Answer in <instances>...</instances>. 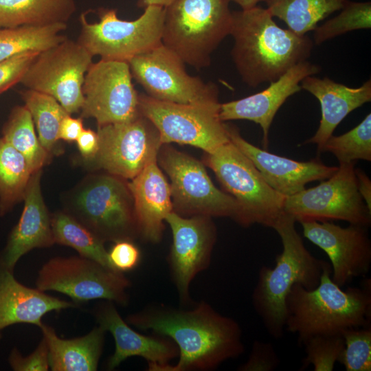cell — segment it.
<instances>
[{
    "label": "cell",
    "instance_id": "ac0fdd59",
    "mask_svg": "<svg viewBox=\"0 0 371 371\" xmlns=\"http://www.w3.org/2000/svg\"><path fill=\"white\" fill-rule=\"evenodd\" d=\"M303 234L322 249L330 260L331 278L340 287L365 276L371 266V241L368 228L350 224L342 227L331 221H301Z\"/></svg>",
    "mask_w": 371,
    "mask_h": 371
},
{
    "label": "cell",
    "instance_id": "ffe728a7",
    "mask_svg": "<svg viewBox=\"0 0 371 371\" xmlns=\"http://www.w3.org/2000/svg\"><path fill=\"white\" fill-rule=\"evenodd\" d=\"M320 67L307 60L288 69L262 91L243 98L221 103L219 117L221 121L246 120L260 126L262 144L265 150L269 146V133L273 120L282 105L302 88L300 82L308 76L315 75Z\"/></svg>",
    "mask_w": 371,
    "mask_h": 371
},
{
    "label": "cell",
    "instance_id": "4dcf8cb0",
    "mask_svg": "<svg viewBox=\"0 0 371 371\" xmlns=\"http://www.w3.org/2000/svg\"><path fill=\"white\" fill-rule=\"evenodd\" d=\"M34 122L27 107L15 106L3 128V138L26 159L34 173L47 163L49 153L36 135Z\"/></svg>",
    "mask_w": 371,
    "mask_h": 371
},
{
    "label": "cell",
    "instance_id": "8992f818",
    "mask_svg": "<svg viewBox=\"0 0 371 371\" xmlns=\"http://www.w3.org/2000/svg\"><path fill=\"white\" fill-rule=\"evenodd\" d=\"M133 21L117 17L115 9L101 8L99 21L89 23L85 14L79 18L77 42L93 56L128 63L135 56L161 44L165 8L149 5Z\"/></svg>",
    "mask_w": 371,
    "mask_h": 371
},
{
    "label": "cell",
    "instance_id": "ba28073f",
    "mask_svg": "<svg viewBox=\"0 0 371 371\" xmlns=\"http://www.w3.org/2000/svg\"><path fill=\"white\" fill-rule=\"evenodd\" d=\"M157 162L170 178L173 211L183 216L229 217L245 227L238 201L214 185L199 161L163 144Z\"/></svg>",
    "mask_w": 371,
    "mask_h": 371
},
{
    "label": "cell",
    "instance_id": "f35d334b",
    "mask_svg": "<svg viewBox=\"0 0 371 371\" xmlns=\"http://www.w3.org/2000/svg\"><path fill=\"white\" fill-rule=\"evenodd\" d=\"M280 363V359L271 343L255 340L248 359L237 370L273 371Z\"/></svg>",
    "mask_w": 371,
    "mask_h": 371
},
{
    "label": "cell",
    "instance_id": "74e56055",
    "mask_svg": "<svg viewBox=\"0 0 371 371\" xmlns=\"http://www.w3.org/2000/svg\"><path fill=\"white\" fill-rule=\"evenodd\" d=\"M39 53L36 51L25 52L0 62V94L21 82Z\"/></svg>",
    "mask_w": 371,
    "mask_h": 371
},
{
    "label": "cell",
    "instance_id": "d6a6232c",
    "mask_svg": "<svg viewBox=\"0 0 371 371\" xmlns=\"http://www.w3.org/2000/svg\"><path fill=\"white\" fill-rule=\"evenodd\" d=\"M38 132L40 143L51 154L56 148L63 119L69 113L52 96L27 89L21 92Z\"/></svg>",
    "mask_w": 371,
    "mask_h": 371
},
{
    "label": "cell",
    "instance_id": "b9f144b4",
    "mask_svg": "<svg viewBox=\"0 0 371 371\" xmlns=\"http://www.w3.org/2000/svg\"><path fill=\"white\" fill-rule=\"evenodd\" d=\"M76 142L81 155L87 161L91 160L96 155L99 148L97 132L83 129Z\"/></svg>",
    "mask_w": 371,
    "mask_h": 371
},
{
    "label": "cell",
    "instance_id": "52a82bcc",
    "mask_svg": "<svg viewBox=\"0 0 371 371\" xmlns=\"http://www.w3.org/2000/svg\"><path fill=\"white\" fill-rule=\"evenodd\" d=\"M206 165L227 194L240 205L245 227L274 226L284 212L286 196L272 188L251 161L230 140L206 153Z\"/></svg>",
    "mask_w": 371,
    "mask_h": 371
},
{
    "label": "cell",
    "instance_id": "603a6c76",
    "mask_svg": "<svg viewBox=\"0 0 371 371\" xmlns=\"http://www.w3.org/2000/svg\"><path fill=\"white\" fill-rule=\"evenodd\" d=\"M128 186L133 200L138 236L148 243H159L165 218L173 211V205L170 184L157 160L131 179Z\"/></svg>",
    "mask_w": 371,
    "mask_h": 371
},
{
    "label": "cell",
    "instance_id": "9a60e30c",
    "mask_svg": "<svg viewBox=\"0 0 371 371\" xmlns=\"http://www.w3.org/2000/svg\"><path fill=\"white\" fill-rule=\"evenodd\" d=\"M97 133L98 150L88 161L125 180L157 160L163 145L158 130L143 115L129 122L99 126Z\"/></svg>",
    "mask_w": 371,
    "mask_h": 371
},
{
    "label": "cell",
    "instance_id": "60d3db41",
    "mask_svg": "<svg viewBox=\"0 0 371 371\" xmlns=\"http://www.w3.org/2000/svg\"><path fill=\"white\" fill-rule=\"evenodd\" d=\"M108 255L112 267L123 273L136 268L141 260L139 248L129 240L115 242Z\"/></svg>",
    "mask_w": 371,
    "mask_h": 371
},
{
    "label": "cell",
    "instance_id": "d590c367",
    "mask_svg": "<svg viewBox=\"0 0 371 371\" xmlns=\"http://www.w3.org/2000/svg\"><path fill=\"white\" fill-rule=\"evenodd\" d=\"M306 356L302 361L300 370L312 365L314 371H332L344 350L342 335H317L306 340Z\"/></svg>",
    "mask_w": 371,
    "mask_h": 371
},
{
    "label": "cell",
    "instance_id": "4316f807",
    "mask_svg": "<svg viewBox=\"0 0 371 371\" xmlns=\"http://www.w3.org/2000/svg\"><path fill=\"white\" fill-rule=\"evenodd\" d=\"M76 10L75 0H0V27L67 23Z\"/></svg>",
    "mask_w": 371,
    "mask_h": 371
},
{
    "label": "cell",
    "instance_id": "277c9868",
    "mask_svg": "<svg viewBox=\"0 0 371 371\" xmlns=\"http://www.w3.org/2000/svg\"><path fill=\"white\" fill-rule=\"evenodd\" d=\"M295 219L284 213L273 227L281 238L282 251L274 267L262 266L251 295V302L267 333L274 339L283 336L285 300L295 284L308 290L319 283L327 262L313 256L297 232Z\"/></svg>",
    "mask_w": 371,
    "mask_h": 371
},
{
    "label": "cell",
    "instance_id": "44dd1931",
    "mask_svg": "<svg viewBox=\"0 0 371 371\" xmlns=\"http://www.w3.org/2000/svg\"><path fill=\"white\" fill-rule=\"evenodd\" d=\"M225 124L229 140L251 161L267 183L285 196L303 190L309 182L329 178L338 168L318 159L297 161L273 154L247 142L236 126Z\"/></svg>",
    "mask_w": 371,
    "mask_h": 371
},
{
    "label": "cell",
    "instance_id": "30bf717a",
    "mask_svg": "<svg viewBox=\"0 0 371 371\" xmlns=\"http://www.w3.org/2000/svg\"><path fill=\"white\" fill-rule=\"evenodd\" d=\"M130 280L123 272L81 256L54 257L38 271L36 287L42 291H56L76 303L103 300L126 306Z\"/></svg>",
    "mask_w": 371,
    "mask_h": 371
},
{
    "label": "cell",
    "instance_id": "d6986e66",
    "mask_svg": "<svg viewBox=\"0 0 371 371\" xmlns=\"http://www.w3.org/2000/svg\"><path fill=\"white\" fill-rule=\"evenodd\" d=\"M93 314L98 325L109 332L115 341V351L106 364L108 370L115 369L129 357H139L147 361L148 370L162 371L178 357V348L170 339L142 335L133 329L121 317L114 302L104 300L95 307Z\"/></svg>",
    "mask_w": 371,
    "mask_h": 371
},
{
    "label": "cell",
    "instance_id": "bcb514c9",
    "mask_svg": "<svg viewBox=\"0 0 371 371\" xmlns=\"http://www.w3.org/2000/svg\"><path fill=\"white\" fill-rule=\"evenodd\" d=\"M229 3L234 2L238 4L242 10L249 9L258 5L262 0H227Z\"/></svg>",
    "mask_w": 371,
    "mask_h": 371
},
{
    "label": "cell",
    "instance_id": "d4e9b609",
    "mask_svg": "<svg viewBox=\"0 0 371 371\" xmlns=\"http://www.w3.org/2000/svg\"><path fill=\"white\" fill-rule=\"evenodd\" d=\"M76 306L74 302L22 284L12 271L0 267V332L16 324H30L40 328L43 323L42 318L47 313Z\"/></svg>",
    "mask_w": 371,
    "mask_h": 371
},
{
    "label": "cell",
    "instance_id": "2e32d148",
    "mask_svg": "<svg viewBox=\"0 0 371 371\" xmlns=\"http://www.w3.org/2000/svg\"><path fill=\"white\" fill-rule=\"evenodd\" d=\"M128 63L101 59L92 63L82 85V117L98 126L131 121L142 114L139 93L132 82Z\"/></svg>",
    "mask_w": 371,
    "mask_h": 371
},
{
    "label": "cell",
    "instance_id": "e0dca14e",
    "mask_svg": "<svg viewBox=\"0 0 371 371\" xmlns=\"http://www.w3.org/2000/svg\"><path fill=\"white\" fill-rule=\"evenodd\" d=\"M212 218L201 215L183 216L175 211L165 218L172 236L168 264L181 304L191 302L192 282L210 264L216 240V228Z\"/></svg>",
    "mask_w": 371,
    "mask_h": 371
},
{
    "label": "cell",
    "instance_id": "1f68e13d",
    "mask_svg": "<svg viewBox=\"0 0 371 371\" xmlns=\"http://www.w3.org/2000/svg\"><path fill=\"white\" fill-rule=\"evenodd\" d=\"M32 172L25 157L0 138V214L23 200Z\"/></svg>",
    "mask_w": 371,
    "mask_h": 371
},
{
    "label": "cell",
    "instance_id": "f6af8a7d",
    "mask_svg": "<svg viewBox=\"0 0 371 371\" xmlns=\"http://www.w3.org/2000/svg\"><path fill=\"white\" fill-rule=\"evenodd\" d=\"M176 0H139L137 5L144 9L149 5H156L166 8Z\"/></svg>",
    "mask_w": 371,
    "mask_h": 371
},
{
    "label": "cell",
    "instance_id": "5b68a950",
    "mask_svg": "<svg viewBox=\"0 0 371 371\" xmlns=\"http://www.w3.org/2000/svg\"><path fill=\"white\" fill-rule=\"evenodd\" d=\"M227 0H176L165 8L161 43L185 64L207 67L211 55L230 35Z\"/></svg>",
    "mask_w": 371,
    "mask_h": 371
},
{
    "label": "cell",
    "instance_id": "6da1fadb",
    "mask_svg": "<svg viewBox=\"0 0 371 371\" xmlns=\"http://www.w3.org/2000/svg\"><path fill=\"white\" fill-rule=\"evenodd\" d=\"M125 321L135 328L170 339L179 350L176 364L162 371H209L243 354V331L233 318L199 302L192 309L150 304L128 315Z\"/></svg>",
    "mask_w": 371,
    "mask_h": 371
},
{
    "label": "cell",
    "instance_id": "8d00e7d4",
    "mask_svg": "<svg viewBox=\"0 0 371 371\" xmlns=\"http://www.w3.org/2000/svg\"><path fill=\"white\" fill-rule=\"evenodd\" d=\"M344 350L339 361L346 371L371 370V326L342 332Z\"/></svg>",
    "mask_w": 371,
    "mask_h": 371
},
{
    "label": "cell",
    "instance_id": "4fadbf2b",
    "mask_svg": "<svg viewBox=\"0 0 371 371\" xmlns=\"http://www.w3.org/2000/svg\"><path fill=\"white\" fill-rule=\"evenodd\" d=\"M128 65L132 77L154 99L188 104L219 102L216 85L190 76L184 62L162 43L135 56Z\"/></svg>",
    "mask_w": 371,
    "mask_h": 371
},
{
    "label": "cell",
    "instance_id": "83f0119b",
    "mask_svg": "<svg viewBox=\"0 0 371 371\" xmlns=\"http://www.w3.org/2000/svg\"><path fill=\"white\" fill-rule=\"evenodd\" d=\"M273 17L300 35L313 31L319 21L340 10L348 0H262Z\"/></svg>",
    "mask_w": 371,
    "mask_h": 371
},
{
    "label": "cell",
    "instance_id": "e575fe53",
    "mask_svg": "<svg viewBox=\"0 0 371 371\" xmlns=\"http://www.w3.org/2000/svg\"><path fill=\"white\" fill-rule=\"evenodd\" d=\"M335 16L317 25L313 30V43L316 45L349 32L370 29L371 2L348 0Z\"/></svg>",
    "mask_w": 371,
    "mask_h": 371
},
{
    "label": "cell",
    "instance_id": "484cf974",
    "mask_svg": "<svg viewBox=\"0 0 371 371\" xmlns=\"http://www.w3.org/2000/svg\"><path fill=\"white\" fill-rule=\"evenodd\" d=\"M49 350L52 371H95L102 354L106 330L98 326L82 337H59L55 330L43 323L40 327Z\"/></svg>",
    "mask_w": 371,
    "mask_h": 371
},
{
    "label": "cell",
    "instance_id": "f1b7e54d",
    "mask_svg": "<svg viewBox=\"0 0 371 371\" xmlns=\"http://www.w3.org/2000/svg\"><path fill=\"white\" fill-rule=\"evenodd\" d=\"M67 23L23 25L0 30V62L29 51L42 52L63 41Z\"/></svg>",
    "mask_w": 371,
    "mask_h": 371
},
{
    "label": "cell",
    "instance_id": "7bdbcfd3",
    "mask_svg": "<svg viewBox=\"0 0 371 371\" xmlns=\"http://www.w3.org/2000/svg\"><path fill=\"white\" fill-rule=\"evenodd\" d=\"M83 129L82 119L72 117L70 114H68L60 123L58 139L69 142L76 141Z\"/></svg>",
    "mask_w": 371,
    "mask_h": 371
},
{
    "label": "cell",
    "instance_id": "7402d4cb",
    "mask_svg": "<svg viewBox=\"0 0 371 371\" xmlns=\"http://www.w3.org/2000/svg\"><path fill=\"white\" fill-rule=\"evenodd\" d=\"M41 170L33 173L27 184L20 219L12 230L0 256V267L14 272L19 260L35 248H46L54 243L51 217L41 190Z\"/></svg>",
    "mask_w": 371,
    "mask_h": 371
},
{
    "label": "cell",
    "instance_id": "3957f363",
    "mask_svg": "<svg viewBox=\"0 0 371 371\" xmlns=\"http://www.w3.org/2000/svg\"><path fill=\"white\" fill-rule=\"evenodd\" d=\"M326 262L317 286L308 290L295 284L285 300L284 330L297 334L300 344L317 335H341L343 331L371 326V281L345 290L331 278Z\"/></svg>",
    "mask_w": 371,
    "mask_h": 371
},
{
    "label": "cell",
    "instance_id": "ee69618b",
    "mask_svg": "<svg viewBox=\"0 0 371 371\" xmlns=\"http://www.w3.org/2000/svg\"><path fill=\"white\" fill-rule=\"evenodd\" d=\"M355 171L359 192L367 207L371 211V181L362 170L355 168Z\"/></svg>",
    "mask_w": 371,
    "mask_h": 371
},
{
    "label": "cell",
    "instance_id": "7dc6e473",
    "mask_svg": "<svg viewBox=\"0 0 371 371\" xmlns=\"http://www.w3.org/2000/svg\"><path fill=\"white\" fill-rule=\"evenodd\" d=\"M1 332H0V339H1Z\"/></svg>",
    "mask_w": 371,
    "mask_h": 371
},
{
    "label": "cell",
    "instance_id": "ab89813d",
    "mask_svg": "<svg viewBox=\"0 0 371 371\" xmlns=\"http://www.w3.org/2000/svg\"><path fill=\"white\" fill-rule=\"evenodd\" d=\"M8 361L14 371L49 370V350L45 339L42 337L36 349L25 357L16 348H14L9 355Z\"/></svg>",
    "mask_w": 371,
    "mask_h": 371
},
{
    "label": "cell",
    "instance_id": "7a4b0ae2",
    "mask_svg": "<svg viewBox=\"0 0 371 371\" xmlns=\"http://www.w3.org/2000/svg\"><path fill=\"white\" fill-rule=\"evenodd\" d=\"M266 8L232 12V60L242 80L251 87L277 80L310 56L313 41L278 25Z\"/></svg>",
    "mask_w": 371,
    "mask_h": 371
},
{
    "label": "cell",
    "instance_id": "5bb4252c",
    "mask_svg": "<svg viewBox=\"0 0 371 371\" xmlns=\"http://www.w3.org/2000/svg\"><path fill=\"white\" fill-rule=\"evenodd\" d=\"M93 56L68 39L41 52L21 80L27 89L54 97L69 113L83 104L82 85Z\"/></svg>",
    "mask_w": 371,
    "mask_h": 371
},
{
    "label": "cell",
    "instance_id": "f546056e",
    "mask_svg": "<svg viewBox=\"0 0 371 371\" xmlns=\"http://www.w3.org/2000/svg\"><path fill=\"white\" fill-rule=\"evenodd\" d=\"M51 225L55 243L70 247L80 256L114 269L104 243L70 214H54L51 218Z\"/></svg>",
    "mask_w": 371,
    "mask_h": 371
},
{
    "label": "cell",
    "instance_id": "9c48e42d",
    "mask_svg": "<svg viewBox=\"0 0 371 371\" xmlns=\"http://www.w3.org/2000/svg\"><path fill=\"white\" fill-rule=\"evenodd\" d=\"M71 214L104 243L138 236L133 200L125 179L95 175L77 192Z\"/></svg>",
    "mask_w": 371,
    "mask_h": 371
},
{
    "label": "cell",
    "instance_id": "8fae6325",
    "mask_svg": "<svg viewBox=\"0 0 371 371\" xmlns=\"http://www.w3.org/2000/svg\"><path fill=\"white\" fill-rule=\"evenodd\" d=\"M220 105L179 104L139 94L140 113L155 126L163 144H188L205 153L229 142L226 124L219 117Z\"/></svg>",
    "mask_w": 371,
    "mask_h": 371
},
{
    "label": "cell",
    "instance_id": "cb8c5ba5",
    "mask_svg": "<svg viewBox=\"0 0 371 371\" xmlns=\"http://www.w3.org/2000/svg\"><path fill=\"white\" fill-rule=\"evenodd\" d=\"M300 86L314 95L321 106L319 127L315 135L304 142L317 144L319 153L340 122L352 111L371 101L370 79L359 87H350L327 77L321 78L312 75L304 78Z\"/></svg>",
    "mask_w": 371,
    "mask_h": 371
},
{
    "label": "cell",
    "instance_id": "7c38bea8",
    "mask_svg": "<svg viewBox=\"0 0 371 371\" xmlns=\"http://www.w3.org/2000/svg\"><path fill=\"white\" fill-rule=\"evenodd\" d=\"M355 162L339 164L337 171L315 187L286 196L284 212L299 223L344 221L368 227L371 211L357 187Z\"/></svg>",
    "mask_w": 371,
    "mask_h": 371
},
{
    "label": "cell",
    "instance_id": "836d02e7",
    "mask_svg": "<svg viewBox=\"0 0 371 371\" xmlns=\"http://www.w3.org/2000/svg\"><path fill=\"white\" fill-rule=\"evenodd\" d=\"M322 152L334 155L339 164L353 163L358 159L371 160V113L346 133L331 135L322 147Z\"/></svg>",
    "mask_w": 371,
    "mask_h": 371
}]
</instances>
